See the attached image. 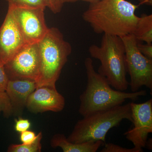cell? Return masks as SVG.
Listing matches in <instances>:
<instances>
[{
    "mask_svg": "<svg viewBox=\"0 0 152 152\" xmlns=\"http://www.w3.org/2000/svg\"><path fill=\"white\" fill-rule=\"evenodd\" d=\"M31 126V123L29 120L24 119L21 117L15 120V130L17 132L21 133L28 130Z\"/></svg>",
    "mask_w": 152,
    "mask_h": 152,
    "instance_id": "19",
    "label": "cell"
},
{
    "mask_svg": "<svg viewBox=\"0 0 152 152\" xmlns=\"http://www.w3.org/2000/svg\"><path fill=\"white\" fill-rule=\"evenodd\" d=\"M138 48L141 53L148 58L152 60V43H140L137 44Z\"/></svg>",
    "mask_w": 152,
    "mask_h": 152,
    "instance_id": "22",
    "label": "cell"
},
{
    "mask_svg": "<svg viewBox=\"0 0 152 152\" xmlns=\"http://www.w3.org/2000/svg\"><path fill=\"white\" fill-rule=\"evenodd\" d=\"M140 5L126 0H99L90 4L82 17L95 33L122 37L134 33Z\"/></svg>",
    "mask_w": 152,
    "mask_h": 152,
    "instance_id": "1",
    "label": "cell"
},
{
    "mask_svg": "<svg viewBox=\"0 0 152 152\" xmlns=\"http://www.w3.org/2000/svg\"><path fill=\"white\" fill-rule=\"evenodd\" d=\"M124 45L127 72L129 75V85L132 92L142 87L152 90V60L142 54L138 48L139 41L133 34L121 37Z\"/></svg>",
    "mask_w": 152,
    "mask_h": 152,
    "instance_id": "6",
    "label": "cell"
},
{
    "mask_svg": "<svg viewBox=\"0 0 152 152\" xmlns=\"http://www.w3.org/2000/svg\"><path fill=\"white\" fill-rule=\"evenodd\" d=\"M103 144L104 142L102 141H89L75 143L69 141L62 134H56L50 141L52 148H60L64 152H96Z\"/></svg>",
    "mask_w": 152,
    "mask_h": 152,
    "instance_id": "13",
    "label": "cell"
},
{
    "mask_svg": "<svg viewBox=\"0 0 152 152\" xmlns=\"http://www.w3.org/2000/svg\"><path fill=\"white\" fill-rule=\"evenodd\" d=\"M8 4L18 7L37 8L47 7L46 0H6Z\"/></svg>",
    "mask_w": 152,
    "mask_h": 152,
    "instance_id": "16",
    "label": "cell"
},
{
    "mask_svg": "<svg viewBox=\"0 0 152 152\" xmlns=\"http://www.w3.org/2000/svg\"><path fill=\"white\" fill-rule=\"evenodd\" d=\"M84 64L87 84L80 96L79 108V113L83 117L123 104L127 99L135 101L146 96L145 90L130 93L112 88L106 78L95 71L91 58H86Z\"/></svg>",
    "mask_w": 152,
    "mask_h": 152,
    "instance_id": "2",
    "label": "cell"
},
{
    "mask_svg": "<svg viewBox=\"0 0 152 152\" xmlns=\"http://www.w3.org/2000/svg\"><path fill=\"white\" fill-rule=\"evenodd\" d=\"M42 132L38 133L37 139L31 144H11L8 148V152H40L42 145L41 141L42 138Z\"/></svg>",
    "mask_w": 152,
    "mask_h": 152,
    "instance_id": "15",
    "label": "cell"
},
{
    "mask_svg": "<svg viewBox=\"0 0 152 152\" xmlns=\"http://www.w3.org/2000/svg\"><path fill=\"white\" fill-rule=\"evenodd\" d=\"M133 127L124 134L134 148L143 149L152 133V99L142 103H130Z\"/></svg>",
    "mask_w": 152,
    "mask_h": 152,
    "instance_id": "9",
    "label": "cell"
},
{
    "mask_svg": "<svg viewBox=\"0 0 152 152\" xmlns=\"http://www.w3.org/2000/svg\"><path fill=\"white\" fill-rule=\"evenodd\" d=\"M9 79L7 75L4 66L0 65V91H5Z\"/></svg>",
    "mask_w": 152,
    "mask_h": 152,
    "instance_id": "23",
    "label": "cell"
},
{
    "mask_svg": "<svg viewBox=\"0 0 152 152\" xmlns=\"http://www.w3.org/2000/svg\"><path fill=\"white\" fill-rule=\"evenodd\" d=\"M37 88L35 81L29 80H9L5 92L10 99L13 115L20 116L26 107L28 99Z\"/></svg>",
    "mask_w": 152,
    "mask_h": 152,
    "instance_id": "12",
    "label": "cell"
},
{
    "mask_svg": "<svg viewBox=\"0 0 152 152\" xmlns=\"http://www.w3.org/2000/svg\"><path fill=\"white\" fill-rule=\"evenodd\" d=\"M37 135L32 131L27 130L20 133V139L23 144H31L35 140Z\"/></svg>",
    "mask_w": 152,
    "mask_h": 152,
    "instance_id": "20",
    "label": "cell"
},
{
    "mask_svg": "<svg viewBox=\"0 0 152 152\" xmlns=\"http://www.w3.org/2000/svg\"><path fill=\"white\" fill-rule=\"evenodd\" d=\"M38 44L40 66L36 82L37 88L43 86L56 87L63 68L72 53V46L65 40L60 30L55 27L49 28Z\"/></svg>",
    "mask_w": 152,
    "mask_h": 152,
    "instance_id": "3",
    "label": "cell"
},
{
    "mask_svg": "<svg viewBox=\"0 0 152 152\" xmlns=\"http://www.w3.org/2000/svg\"><path fill=\"white\" fill-rule=\"evenodd\" d=\"M39 44H26L4 66L9 80L36 82L39 72Z\"/></svg>",
    "mask_w": 152,
    "mask_h": 152,
    "instance_id": "7",
    "label": "cell"
},
{
    "mask_svg": "<svg viewBox=\"0 0 152 152\" xmlns=\"http://www.w3.org/2000/svg\"><path fill=\"white\" fill-rule=\"evenodd\" d=\"M12 8L0 27V65L4 66L26 45Z\"/></svg>",
    "mask_w": 152,
    "mask_h": 152,
    "instance_id": "10",
    "label": "cell"
},
{
    "mask_svg": "<svg viewBox=\"0 0 152 152\" xmlns=\"http://www.w3.org/2000/svg\"><path fill=\"white\" fill-rule=\"evenodd\" d=\"M92 58L101 63L98 72L104 76L115 89L124 91L129 83L126 78L124 45L121 38L104 34L100 46L92 45L88 48Z\"/></svg>",
    "mask_w": 152,
    "mask_h": 152,
    "instance_id": "4",
    "label": "cell"
},
{
    "mask_svg": "<svg viewBox=\"0 0 152 152\" xmlns=\"http://www.w3.org/2000/svg\"><path fill=\"white\" fill-rule=\"evenodd\" d=\"M0 112H2L4 117L6 118L13 115L12 104L5 91H0Z\"/></svg>",
    "mask_w": 152,
    "mask_h": 152,
    "instance_id": "17",
    "label": "cell"
},
{
    "mask_svg": "<svg viewBox=\"0 0 152 152\" xmlns=\"http://www.w3.org/2000/svg\"><path fill=\"white\" fill-rule=\"evenodd\" d=\"M99 0H61L62 3L64 4L66 3H72L78 1H83L87 2L90 3V4L96 2L98 1Z\"/></svg>",
    "mask_w": 152,
    "mask_h": 152,
    "instance_id": "24",
    "label": "cell"
},
{
    "mask_svg": "<svg viewBox=\"0 0 152 152\" xmlns=\"http://www.w3.org/2000/svg\"><path fill=\"white\" fill-rule=\"evenodd\" d=\"M9 6L12 10L26 43H39L49 29L45 20L44 11L45 9L18 7L10 5Z\"/></svg>",
    "mask_w": 152,
    "mask_h": 152,
    "instance_id": "8",
    "label": "cell"
},
{
    "mask_svg": "<svg viewBox=\"0 0 152 152\" xmlns=\"http://www.w3.org/2000/svg\"><path fill=\"white\" fill-rule=\"evenodd\" d=\"M139 5L146 4L152 6V0H138Z\"/></svg>",
    "mask_w": 152,
    "mask_h": 152,
    "instance_id": "25",
    "label": "cell"
},
{
    "mask_svg": "<svg viewBox=\"0 0 152 152\" xmlns=\"http://www.w3.org/2000/svg\"><path fill=\"white\" fill-rule=\"evenodd\" d=\"M65 106V99L56 87L43 86L36 88L28 99L26 107L34 113L51 111L58 113Z\"/></svg>",
    "mask_w": 152,
    "mask_h": 152,
    "instance_id": "11",
    "label": "cell"
},
{
    "mask_svg": "<svg viewBox=\"0 0 152 152\" xmlns=\"http://www.w3.org/2000/svg\"><path fill=\"white\" fill-rule=\"evenodd\" d=\"M101 152H142L143 150L134 147L132 148H127L118 145L109 143H106L100 151Z\"/></svg>",
    "mask_w": 152,
    "mask_h": 152,
    "instance_id": "18",
    "label": "cell"
},
{
    "mask_svg": "<svg viewBox=\"0 0 152 152\" xmlns=\"http://www.w3.org/2000/svg\"><path fill=\"white\" fill-rule=\"evenodd\" d=\"M132 34L139 42L152 43V14H142L139 17Z\"/></svg>",
    "mask_w": 152,
    "mask_h": 152,
    "instance_id": "14",
    "label": "cell"
},
{
    "mask_svg": "<svg viewBox=\"0 0 152 152\" xmlns=\"http://www.w3.org/2000/svg\"><path fill=\"white\" fill-rule=\"evenodd\" d=\"M124 120L132 122L130 103L83 117L76 123L67 139L75 143L89 141H102L104 143L108 132Z\"/></svg>",
    "mask_w": 152,
    "mask_h": 152,
    "instance_id": "5",
    "label": "cell"
},
{
    "mask_svg": "<svg viewBox=\"0 0 152 152\" xmlns=\"http://www.w3.org/2000/svg\"><path fill=\"white\" fill-rule=\"evenodd\" d=\"M47 2V7L53 13H59L62 10L63 4L61 0H46Z\"/></svg>",
    "mask_w": 152,
    "mask_h": 152,
    "instance_id": "21",
    "label": "cell"
}]
</instances>
